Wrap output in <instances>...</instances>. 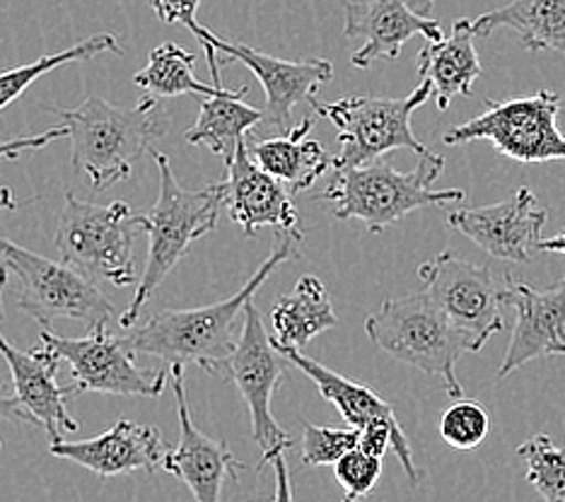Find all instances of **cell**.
<instances>
[{
	"label": "cell",
	"mask_w": 565,
	"mask_h": 502,
	"mask_svg": "<svg viewBox=\"0 0 565 502\" xmlns=\"http://www.w3.org/2000/svg\"><path fill=\"white\" fill-rule=\"evenodd\" d=\"M300 259V239L278 232L274 252L256 268V274L230 298L196 309H162L150 314L143 324L124 329L136 353L156 355L167 367L196 365L209 375L223 377L230 353L239 341L237 319L254 300L264 282L282 264Z\"/></svg>",
	"instance_id": "obj_1"
},
{
	"label": "cell",
	"mask_w": 565,
	"mask_h": 502,
	"mask_svg": "<svg viewBox=\"0 0 565 502\" xmlns=\"http://www.w3.org/2000/svg\"><path fill=\"white\" fill-rule=\"evenodd\" d=\"M46 109L68 126L71 162L89 177L95 193L131 179L134 164L170 131V116L152 95L136 107H114L93 95L73 109Z\"/></svg>",
	"instance_id": "obj_2"
},
{
	"label": "cell",
	"mask_w": 565,
	"mask_h": 502,
	"mask_svg": "<svg viewBox=\"0 0 565 502\" xmlns=\"http://www.w3.org/2000/svg\"><path fill=\"white\" fill-rule=\"evenodd\" d=\"M152 158H156L160 172V191L156 205L143 215L148 259L143 274H140L136 282L134 298L119 319L121 329L136 324L140 309L146 307L167 276L189 254L191 244L217 227V217H221V211L225 209L223 182L196 191L184 189L177 182L172 164L164 152H152Z\"/></svg>",
	"instance_id": "obj_3"
},
{
	"label": "cell",
	"mask_w": 565,
	"mask_h": 502,
	"mask_svg": "<svg viewBox=\"0 0 565 502\" xmlns=\"http://www.w3.org/2000/svg\"><path fill=\"white\" fill-rule=\"evenodd\" d=\"M443 170L440 154L418 158L411 172L394 170L380 158L349 170H333L331 184L317 201H327L339 221H361L370 232H382L418 209L467 199L465 189H433Z\"/></svg>",
	"instance_id": "obj_4"
},
{
	"label": "cell",
	"mask_w": 565,
	"mask_h": 502,
	"mask_svg": "<svg viewBox=\"0 0 565 502\" xmlns=\"http://www.w3.org/2000/svg\"><path fill=\"white\" fill-rule=\"evenodd\" d=\"M365 333L394 360L443 380L452 398L465 396L457 380V363L461 355L477 351L426 290L384 300L377 312L365 319Z\"/></svg>",
	"instance_id": "obj_5"
},
{
	"label": "cell",
	"mask_w": 565,
	"mask_h": 502,
	"mask_svg": "<svg viewBox=\"0 0 565 502\" xmlns=\"http://www.w3.org/2000/svg\"><path fill=\"white\" fill-rule=\"evenodd\" d=\"M140 235H146L143 215H136L128 203L97 205L66 191L54 244L61 252V261L83 270L93 280L99 278L117 288H128L140 278L134 256V244Z\"/></svg>",
	"instance_id": "obj_6"
},
{
	"label": "cell",
	"mask_w": 565,
	"mask_h": 502,
	"mask_svg": "<svg viewBox=\"0 0 565 502\" xmlns=\"http://www.w3.org/2000/svg\"><path fill=\"white\" fill-rule=\"evenodd\" d=\"M433 97V85L420 81L406 97H341L337 102L310 99L319 119H329L339 131V154L333 170L380 160L392 150H411L418 158L435 154L414 136L411 116Z\"/></svg>",
	"instance_id": "obj_7"
},
{
	"label": "cell",
	"mask_w": 565,
	"mask_h": 502,
	"mask_svg": "<svg viewBox=\"0 0 565 502\" xmlns=\"http://www.w3.org/2000/svg\"><path fill=\"white\" fill-rule=\"evenodd\" d=\"M0 259L18 276V307L42 329L56 319L83 321L87 329L107 327L114 319L111 300L97 282L66 261H51L20 244L0 237Z\"/></svg>",
	"instance_id": "obj_8"
},
{
	"label": "cell",
	"mask_w": 565,
	"mask_h": 502,
	"mask_svg": "<svg viewBox=\"0 0 565 502\" xmlns=\"http://www.w3.org/2000/svg\"><path fill=\"white\" fill-rule=\"evenodd\" d=\"M561 109L563 99L551 89L505 102L486 99V111L449 128L443 143L461 146L488 140L500 154L522 164L565 160V136L558 128Z\"/></svg>",
	"instance_id": "obj_9"
},
{
	"label": "cell",
	"mask_w": 565,
	"mask_h": 502,
	"mask_svg": "<svg viewBox=\"0 0 565 502\" xmlns=\"http://www.w3.org/2000/svg\"><path fill=\"white\" fill-rule=\"evenodd\" d=\"M290 365V360L276 348L274 337L266 333L262 312L252 300L244 309L239 341L227 357L223 377L233 380L249 408L252 437L262 449L256 469H264L278 452H288L292 447V437L280 428L271 410L274 394L288 377Z\"/></svg>",
	"instance_id": "obj_10"
},
{
	"label": "cell",
	"mask_w": 565,
	"mask_h": 502,
	"mask_svg": "<svg viewBox=\"0 0 565 502\" xmlns=\"http://www.w3.org/2000/svg\"><path fill=\"white\" fill-rule=\"evenodd\" d=\"M426 292L457 329L467 333L473 351H481L488 339L503 331V307L510 276H498L491 266L459 259L452 252H440L418 266Z\"/></svg>",
	"instance_id": "obj_11"
},
{
	"label": "cell",
	"mask_w": 565,
	"mask_h": 502,
	"mask_svg": "<svg viewBox=\"0 0 565 502\" xmlns=\"http://www.w3.org/2000/svg\"><path fill=\"white\" fill-rule=\"evenodd\" d=\"M40 339L71 365V377L78 396L95 392L152 398L167 389V370H140L136 365V351L126 333H111L107 327H99L89 329L83 339H63L49 329H42Z\"/></svg>",
	"instance_id": "obj_12"
},
{
	"label": "cell",
	"mask_w": 565,
	"mask_h": 502,
	"mask_svg": "<svg viewBox=\"0 0 565 502\" xmlns=\"http://www.w3.org/2000/svg\"><path fill=\"white\" fill-rule=\"evenodd\" d=\"M189 32H194L201 46H211L217 54L227 56L223 58V66H227V63H244V66L256 75V81L262 83L266 95L264 121L280 128V131L288 128L292 109L298 107L300 102L315 99L319 87L333 77V63L327 58H276L247 44L227 42V39H221L209 28H201L199 22L191 24Z\"/></svg>",
	"instance_id": "obj_13"
},
{
	"label": "cell",
	"mask_w": 565,
	"mask_h": 502,
	"mask_svg": "<svg viewBox=\"0 0 565 502\" xmlns=\"http://www.w3.org/2000/svg\"><path fill=\"white\" fill-rule=\"evenodd\" d=\"M548 211L536 203L532 189H518L515 196L479 209L447 215V225L461 232L488 256L510 264H530L542 252Z\"/></svg>",
	"instance_id": "obj_14"
},
{
	"label": "cell",
	"mask_w": 565,
	"mask_h": 502,
	"mask_svg": "<svg viewBox=\"0 0 565 502\" xmlns=\"http://www.w3.org/2000/svg\"><path fill=\"white\" fill-rule=\"evenodd\" d=\"M172 392L179 416V442L164 457L162 469L177 476L196 502H221L225 481H239V471L244 463L230 452L225 442L213 440L201 432L191 416L189 398L184 389V370L182 365H172Z\"/></svg>",
	"instance_id": "obj_15"
},
{
	"label": "cell",
	"mask_w": 565,
	"mask_h": 502,
	"mask_svg": "<svg viewBox=\"0 0 565 502\" xmlns=\"http://www.w3.org/2000/svg\"><path fill=\"white\" fill-rule=\"evenodd\" d=\"M225 209L244 235L256 237L262 227H276L282 235L302 242L300 215L292 203V193L252 158L247 140H242L235 158L225 162Z\"/></svg>",
	"instance_id": "obj_16"
},
{
	"label": "cell",
	"mask_w": 565,
	"mask_h": 502,
	"mask_svg": "<svg viewBox=\"0 0 565 502\" xmlns=\"http://www.w3.org/2000/svg\"><path fill=\"white\" fill-rule=\"evenodd\" d=\"M505 302L515 309V329L498 382L532 360L565 355V278L544 290L510 278Z\"/></svg>",
	"instance_id": "obj_17"
},
{
	"label": "cell",
	"mask_w": 565,
	"mask_h": 502,
	"mask_svg": "<svg viewBox=\"0 0 565 502\" xmlns=\"http://www.w3.org/2000/svg\"><path fill=\"white\" fill-rule=\"evenodd\" d=\"M0 355L10 367L15 396L36 425L46 430L51 445L63 442V437L81 430V423L66 408V398L78 394H75V386H58L61 357L54 348L42 343L32 351H20L0 333Z\"/></svg>",
	"instance_id": "obj_18"
},
{
	"label": "cell",
	"mask_w": 565,
	"mask_h": 502,
	"mask_svg": "<svg viewBox=\"0 0 565 502\" xmlns=\"http://www.w3.org/2000/svg\"><path fill=\"white\" fill-rule=\"evenodd\" d=\"M343 12L345 36L361 39V49L351 56L355 68L399 58L404 44L414 36H426L428 42L445 36L438 20L418 15L406 0H349Z\"/></svg>",
	"instance_id": "obj_19"
},
{
	"label": "cell",
	"mask_w": 565,
	"mask_h": 502,
	"mask_svg": "<svg viewBox=\"0 0 565 502\" xmlns=\"http://www.w3.org/2000/svg\"><path fill=\"white\" fill-rule=\"evenodd\" d=\"M49 452L109 479V476L134 471H158L162 469L170 449L162 440V432L152 425L119 420L111 430L93 437V440L54 442L49 447Z\"/></svg>",
	"instance_id": "obj_20"
},
{
	"label": "cell",
	"mask_w": 565,
	"mask_h": 502,
	"mask_svg": "<svg viewBox=\"0 0 565 502\" xmlns=\"http://www.w3.org/2000/svg\"><path fill=\"white\" fill-rule=\"evenodd\" d=\"M473 39H479L473 32V22L469 18H459L449 36L428 42L418 51V75L420 81L433 85L435 105L440 111H445L455 97L473 95V83L483 71Z\"/></svg>",
	"instance_id": "obj_21"
},
{
	"label": "cell",
	"mask_w": 565,
	"mask_h": 502,
	"mask_svg": "<svg viewBox=\"0 0 565 502\" xmlns=\"http://www.w3.org/2000/svg\"><path fill=\"white\" fill-rule=\"evenodd\" d=\"M319 116L312 114L300 126L290 128L278 138L254 140L249 143L252 158L259 162L264 170L276 177L292 196L310 189L317 179H322L329 170H333V160L319 140L307 138L315 128Z\"/></svg>",
	"instance_id": "obj_22"
},
{
	"label": "cell",
	"mask_w": 565,
	"mask_h": 502,
	"mask_svg": "<svg viewBox=\"0 0 565 502\" xmlns=\"http://www.w3.org/2000/svg\"><path fill=\"white\" fill-rule=\"evenodd\" d=\"M274 343L278 351L290 360L292 367H298L302 375H307L317 384L319 394H322L329 404L337 406L341 418L349 423L351 428H358L363 432L370 425H390L396 432H404L399 420L394 416L392 404L384 402V398L375 389H370L367 384L339 375V372L317 363L310 355L300 353V348L280 345L276 339Z\"/></svg>",
	"instance_id": "obj_23"
},
{
	"label": "cell",
	"mask_w": 565,
	"mask_h": 502,
	"mask_svg": "<svg viewBox=\"0 0 565 502\" xmlns=\"http://www.w3.org/2000/svg\"><path fill=\"white\" fill-rule=\"evenodd\" d=\"M471 22L477 36L508 28L526 51H556L565 56V0H512Z\"/></svg>",
	"instance_id": "obj_24"
},
{
	"label": "cell",
	"mask_w": 565,
	"mask_h": 502,
	"mask_svg": "<svg viewBox=\"0 0 565 502\" xmlns=\"http://www.w3.org/2000/svg\"><path fill=\"white\" fill-rule=\"evenodd\" d=\"M247 87L225 89L223 95L203 97L196 124L184 133L189 146H205L211 152L221 154L225 162L235 158L239 143L256 124L264 121V111L249 107L242 97Z\"/></svg>",
	"instance_id": "obj_25"
},
{
	"label": "cell",
	"mask_w": 565,
	"mask_h": 502,
	"mask_svg": "<svg viewBox=\"0 0 565 502\" xmlns=\"http://www.w3.org/2000/svg\"><path fill=\"white\" fill-rule=\"evenodd\" d=\"M271 324L274 339L280 345L305 348L319 333L337 329L339 317L324 282L317 276H302L292 292L282 295L274 305Z\"/></svg>",
	"instance_id": "obj_26"
},
{
	"label": "cell",
	"mask_w": 565,
	"mask_h": 502,
	"mask_svg": "<svg viewBox=\"0 0 565 502\" xmlns=\"http://www.w3.org/2000/svg\"><path fill=\"white\" fill-rule=\"evenodd\" d=\"M196 56L189 54L186 49L179 44L164 42L150 51L148 66L134 75V83L146 89L152 97H184V95H199V97H213L223 95L225 85H211L203 83L194 73Z\"/></svg>",
	"instance_id": "obj_27"
},
{
	"label": "cell",
	"mask_w": 565,
	"mask_h": 502,
	"mask_svg": "<svg viewBox=\"0 0 565 502\" xmlns=\"http://www.w3.org/2000/svg\"><path fill=\"white\" fill-rule=\"evenodd\" d=\"M99 54L121 56L124 49L119 46V39L114 34L99 32V34L83 39V42H78L71 49L58 51V54H49V56L36 58L34 63H28V66H18V68L0 73V111L10 107L12 102H18L46 73L56 71L61 66H68V63L93 61Z\"/></svg>",
	"instance_id": "obj_28"
},
{
	"label": "cell",
	"mask_w": 565,
	"mask_h": 502,
	"mask_svg": "<svg viewBox=\"0 0 565 502\" xmlns=\"http://www.w3.org/2000/svg\"><path fill=\"white\" fill-rule=\"evenodd\" d=\"M526 463V481L544 502H565V447L539 432L518 447Z\"/></svg>",
	"instance_id": "obj_29"
},
{
	"label": "cell",
	"mask_w": 565,
	"mask_h": 502,
	"mask_svg": "<svg viewBox=\"0 0 565 502\" xmlns=\"http://www.w3.org/2000/svg\"><path fill=\"white\" fill-rule=\"evenodd\" d=\"M491 435V416L473 398H455L440 418V437L452 449H477Z\"/></svg>",
	"instance_id": "obj_30"
},
{
	"label": "cell",
	"mask_w": 565,
	"mask_h": 502,
	"mask_svg": "<svg viewBox=\"0 0 565 502\" xmlns=\"http://www.w3.org/2000/svg\"><path fill=\"white\" fill-rule=\"evenodd\" d=\"M361 447L358 428H324V425L305 423L302 432V467H333L353 449Z\"/></svg>",
	"instance_id": "obj_31"
},
{
	"label": "cell",
	"mask_w": 565,
	"mask_h": 502,
	"mask_svg": "<svg viewBox=\"0 0 565 502\" xmlns=\"http://www.w3.org/2000/svg\"><path fill=\"white\" fill-rule=\"evenodd\" d=\"M333 471H337V481L345 491L343 502H358L375 491V485L380 483L382 459L363 452V449H353V452L333 463Z\"/></svg>",
	"instance_id": "obj_32"
},
{
	"label": "cell",
	"mask_w": 565,
	"mask_h": 502,
	"mask_svg": "<svg viewBox=\"0 0 565 502\" xmlns=\"http://www.w3.org/2000/svg\"><path fill=\"white\" fill-rule=\"evenodd\" d=\"M61 138H68L66 124L49 128V131L36 133V136H22L15 140H6V143H0V160H18L20 154L32 152V150H42L49 143H54V140H61Z\"/></svg>",
	"instance_id": "obj_33"
},
{
	"label": "cell",
	"mask_w": 565,
	"mask_h": 502,
	"mask_svg": "<svg viewBox=\"0 0 565 502\" xmlns=\"http://www.w3.org/2000/svg\"><path fill=\"white\" fill-rule=\"evenodd\" d=\"M148 3L164 24H184L189 30L196 22L201 0H148Z\"/></svg>",
	"instance_id": "obj_34"
},
{
	"label": "cell",
	"mask_w": 565,
	"mask_h": 502,
	"mask_svg": "<svg viewBox=\"0 0 565 502\" xmlns=\"http://www.w3.org/2000/svg\"><path fill=\"white\" fill-rule=\"evenodd\" d=\"M274 473H276V491L274 502H295L292 500V485H290V469L286 461V452H278L274 459Z\"/></svg>",
	"instance_id": "obj_35"
},
{
	"label": "cell",
	"mask_w": 565,
	"mask_h": 502,
	"mask_svg": "<svg viewBox=\"0 0 565 502\" xmlns=\"http://www.w3.org/2000/svg\"><path fill=\"white\" fill-rule=\"evenodd\" d=\"M0 418L12 420V423H36L32 418V414L24 410V406L20 404L18 396H8L3 392H0Z\"/></svg>",
	"instance_id": "obj_36"
},
{
	"label": "cell",
	"mask_w": 565,
	"mask_h": 502,
	"mask_svg": "<svg viewBox=\"0 0 565 502\" xmlns=\"http://www.w3.org/2000/svg\"><path fill=\"white\" fill-rule=\"evenodd\" d=\"M542 252L565 256V229H563V232H558L556 237H546V239L542 242Z\"/></svg>",
	"instance_id": "obj_37"
},
{
	"label": "cell",
	"mask_w": 565,
	"mask_h": 502,
	"mask_svg": "<svg viewBox=\"0 0 565 502\" xmlns=\"http://www.w3.org/2000/svg\"><path fill=\"white\" fill-rule=\"evenodd\" d=\"M8 280H10V268L6 264H0V324H3L6 319V307H3V292L8 288Z\"/></svg>",
	"instance_id": "obj_38"
},
{
	"label": "cell",
	"mask_w": 565,
	"mask_h": 502,
	"mask_svg": "<svg viewBox=\"0 0 565 502\" xmlns=\"http://www.w3.org/2000/svg\"><path fill=\"white\" fill-rule=\"evenodd\" d=\"M18 201L12 196V191L8 186L0 189V211H15L18 209Z\"/></svg>",
	"instance_id": "obj_39"
},
{
	"label": "cell",
	"mask_w": 565,
	"mask_h": 502,
	"mask_svg": "<svg viewBox=\"0 0 565 502\" xmlns=\"http://www.w3.org/2000/svg\"><path fill=\"white\" fill-rule=\"evenodd\" d=\"M406 3H408L411 10H416L418 15L430 18V10H433V6H435V0H406Z\"/></svg>",
	"instance_id": "obj_40"
},
{
	"label": "cell",
	"mask_w": 565,
	"mask_h": 502,
	"mask_svg": "<svg viewBox=\"0 0 565 502\" xmlns=\"http://www.w3.org/2000/svg\"><path fill=\"white\" fill-rule=\"evenodd\" d=\"M0 449H3V442H0Z\"/></svg>",
	"instance_id": "obj_41"
}]
</instances>
